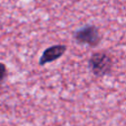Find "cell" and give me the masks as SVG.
I'll list each match as a JSON object with an SVG mask.
<instances>
[{"label": "cell", "instance_id": "cell-1", "mask_svg": "<svg viewBox=\"0 0 126 126\" xmlns=\"http://www.w3.org/2000/svg\"><path fill=\"white\" fill-rule=\"evenodd\" d=\"M89 67L96 77H103L111 72L112 59L105 52H94L89 59Z\"/></svg>", "mask_w": 126, "mask_h": 126}, {"label": "cell", "instance_id": "cell-4", "mask_svg": "<svg viewBox=\"0 0 126 126\" xmlns=\"http://www.w3.org/2000/svg\"><path fill=\"white\" fill-rule=\"evenodd\" d=\"M5 74H6V67L3 63H0V81L4 78Z\"/></svg>", "mask_w": 126, "mask_h": 126}, {"label": "cell", "instance_id": "cell-2", "mask_svg": "<svg viewBox=\"0 0 126 126\" xmlns=\"http://www.w3.org/2000/svg\"><path fill=\"white\" fill-rule=\"evenodd\" d=\"M74 38L76 42L91 47L96 46L101 40L99 31L94 25H86L81 29H78L74 32Z\"/></svg>", "mask_w": 126, "mask_h": 126}, {"label": "cell", "instance_id": "cell-3", "mask_svg": "<svg viewBox=\"0 0 126 126\" xmlns=\"http://www.w3.org/2000/svg\"><path fill=\"white\" fill-rule=\"evenodd\" d=\"M66 50H67V46L64 44H55L47 47L39 58V61H38L39 65L42 66L46 63H50L59 59L61 56H63Z\"/></svg>", "mask_w": 126, "mask_h": 126}]
</instances>
